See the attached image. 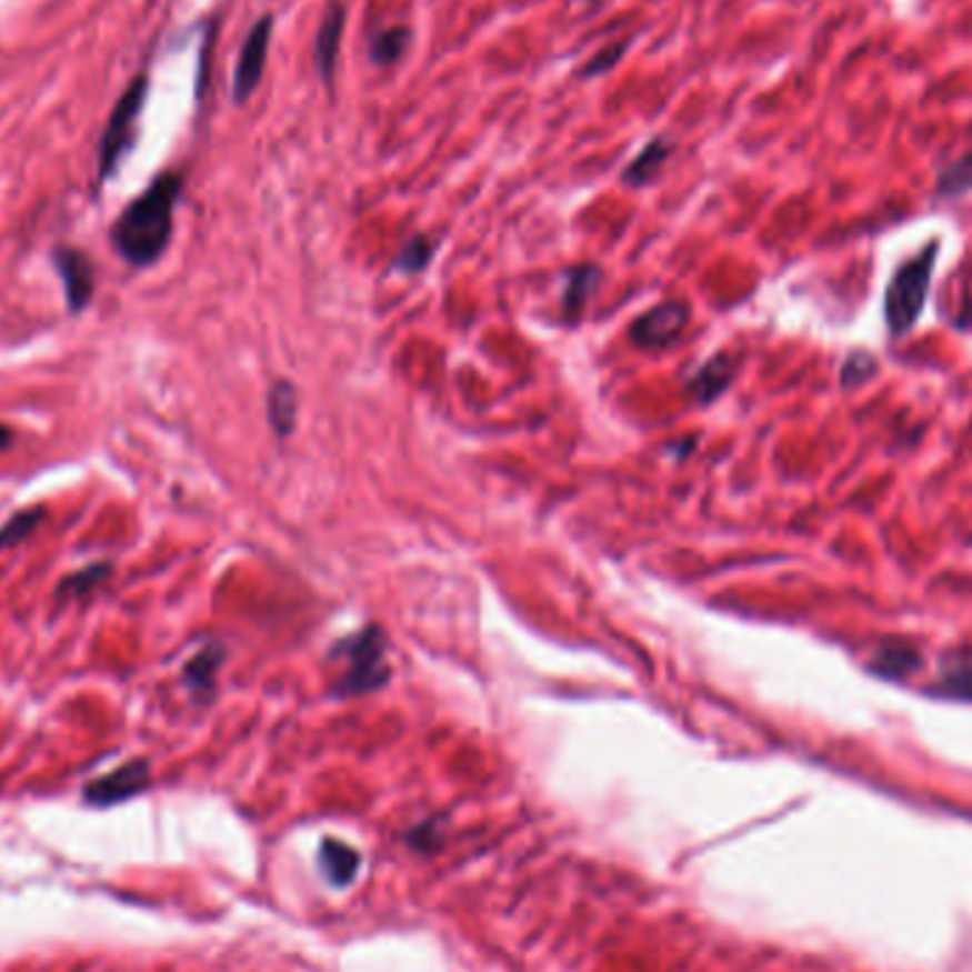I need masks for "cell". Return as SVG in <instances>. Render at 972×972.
Segmentation results:
<instances>
[{
	"mask_svg": "<svg viewBox=\"0 0 972 972\" xmlns=\"http://www.w3.org/2000/svg\"><path fill=\"white\" fill-rule=\"evenodd\" d=\"M919 651L910 649V645H884V649H879L876 658L870 660V671L895 680V677H904L908 671L919 669Z\"/></svg>",
	"mask_w": 972,
	"mask_h": 972,
	"instance_id": "15",
	"label": "cell"
},
{
	"mask_svg": "<svg viewBox=\"0 0 972 972\" xmlns=\"http://www.w3.org/2000/svg\"><path fill=\"white\" fill-rule=\"evenodd\" d=\"M939 691L955 700H972V645L950 649L939 660Z\"/></svg>",
	"mask_w": 972,
	"mask_h": 972,
	"instance_id": "10",
	"label": "cell"
},
{
	"mask_svg": "<svg viewBox=\"0 0 972 972\" xmlns=\"http://www.w3.org/2000/svg\"><path fill=\"white\" fill-rule=\"evenodd\" d=\"M972 188V154L961 157L953 166H946L939 177V193H964Z\"/></svg>",
	"mask_w": 972,
	"mask_h": 972,
	"instance_id": "20",
	"label": "cell"
},
{
	"mask_svg": "<svg viewBox=\"0 0 972 972\" xmlns=\"http://www.w3.org/2000/svg\"><path fill=\"white\" fill-rule=\"evenodd\" d=\"M319 864L322 873L333 888H348L355 882L361 870V853L350 844L339 842V839H324L319 848Z\"/></svg>",
	"mask_w": 972,
	"mask_h": 972,
	"instance_id": "11",
	"label": "cell"
},
{
	"mask_svg": "<svg viewBox=\"0 0 972 972\" xmlns=\"http://www.w3.org/2000/svg\"><path fill=\"white\" fill-rule=\"evenodd\" d=\"M594 282H598V271H594V268H578V271L572 273V282H569V297H567L569 308H580L589 290L594 288Z\"/></svg>",
	"mask_w": 972,
	"mask_h": 972,
	"instance_id": "24",
	"label": "cell"
},
{
	"mask_svg": "<svg viewBox=\"0 0 972 972\" xmlns=\"http://www.w3.org/2000/svg\"><path fill=\"white\" fill-rule=\"evenodd\" d=\"M111 567L109 563H94V567H86L80 569V572L69 574V578L63 580L58 587V598L66 600H80V598H89L91 592H94L97 587H103L106 580H109Z\"/></svg>",
	"mask_w": 972,
	"mask_h": 972,
	"instance_id": "18",
	"label": "cell"
},
{
	"mask_svg": "<svg viewBox=\"0 0 972 972\" xmlns=\"http://www.w3.org/2000/svg\"><path fill=\"white\" fill-rule=\"evenodd\" d=\"M146 94H149V78L142 74L126 89V94L117 100L114 111L106 126L103 142H100V177H111L120 166L129 149L134 146V129L140 120V111L146 106Z\"/></svg>",
	"mask_w": 972,
	"mask_h": 972,
	"instance_id": "4",
	"label": "cell"
},
{
	"mask_svg": "<svg viewBox=\"0 0 972 972\" xmlns=\"http://www.w3.org/2000/svg\"><path fill=\"white\" fill-rule=\"evenodd\" d=\"M873 373H876V361H873V355L853 353L842 370V384L848 387V390H853V387H859V384H864L868 379H873Z\"/></svg>",
	"mask_w": 972,
	"mask_h": 972,
	"instance_id": "22",
	"label": "cell"
},
{
	"mask_svg": "<svg viewBox=\"0 0 972 972\" xmlns=\"http://www.w3.org/2000/svg\"><path fill=\"white\" fill-rule=\"evenodd\" d=\"M407 844L415 850H421V853H430V850L439 848L441 844L439 822H424V824H419V828H412V831L407 833Z\"/></svg>",
	"mask_w": 972,
	"mask_h": 972,
	"instance_id": "25",
	"label": "cell"
},
{
	"mask_svg": "<svg viewBox=\"0 0 972 972\" xmlns=\"http://www.w3.org/2000/svg\"><path fill=\"white\" fill-rule=\"evenodd\" d=\"M589 3H598V0H589Z\"/></svg>",
	"mask_w": 972,
	"mask_h": 972,
	"instance_id": "27",
	"label": "cell"
},
{
	"mask_svg": "<svg viewBox=\"0 0 972 972\" xmlns=\"http://www.w3.org/2000/svg\"><path fill=\"white\" fill-rule=\"evenodd\" d=\"M384 634L379 625H368L364 631L353 634L348 643H342L339 654L344 658V674L335 683V694H364L387 683L384 663Z\"/></svg>",
	"mask_w": 972,
	"mask_h": 972,
	"instance_id": "3",
	"label": "cell"
},
{
	"mask_svg": "<svg viewBox=\"0 0 972 972\" xmlns=\"http://www.w3.org/2000/svg\"><path fill=\"white\" fill-rule=\"evenodd\" d=\"M410 40H412L410 27L384 29V32L375 34L373 43H370V60H373L375 66L399 63V60L407 54V49H410Z\"/></svg>",
	"mask_w": 972,
	"mask_h": 972,
	"instance_id": "16",
	"label": "cell"
},
{
	"mask_svg": "<svg viewBox=\"0 0 972 972\" xmlns=\"http://www.w3.org/2000/svg\"><path fill=\"white\" fill-rule=\"evenodd\" d=\"M625 54V43H612V46H603L598 54H592V58L583 63V69H580V78L583 80H592L600 78V74H605V71H612L614 66H618V60Z\"/></svg>",
	"mask_w": 972,
	"mask_h": 972,
	"instance_id": "21",
	"label": "cell"
},
{
	"mask_svg": "<svg viewBox=\"0 0 972 972\" xmlns=\"http://www.w3.org/2000/svg\"><path fill=\"white\" fill-rule=\"evenodd\" d=\"M935 257H939V242H930L913 259H908L895 271V277L890 279V288L884 293V319H888V328L893 335L908 333L919 322L924 302H928Z\"/></svg>",
	"mask_w": 972,
	"mask_h": 972,
	"instance_id": "2",
	"label": "cell"
},
{
	"mask_svg": "<svg viewBox=\"0 0 972 972\" xmlns=\"http://www.w3.org/2000/svg\"><path fill=\"white\" fill-rule=\"evenodd\" d=\"M297 390L288 381H279L273 384L271 399H268V415H271V424L279 435H288L293 430V421H297Z\"/></svg>",
	"mask_w": 972,
	"mask_h": 972,
	"instance_id": "17",
	"label": "cell"
},
{
	"mask_svg": "<svg viewBox=\"0 0 972 972\" xmlns=\"http://www.w3.org/2000/svg\"><path fill=\"white\" fill-rule=\"evenodd\" d=\"M43 515H46L43 507L20 509V512H14V515L0 527V552H3V549L18 547L20 541H27L29 534L34 532V527L43 521Z\"/></svg>",
	"mask_w": 972,
	"mask_h": 972,
	"instance_id": "19",
	"label": "cell"
},
{
	"mask_svg": "<svg viewBox=\"0 0 972 972\" xmlns=\"http://www.w3.org/2000/svg\"><path fill=\"white\" fill-rule=\"evenodd\" d=\"M271 32H273V18L271 14H264V18H259L257 23H253L245 43L239 49L237 71H233V100H237V103H248L253 91H257L259 80H262L264 63H268V49H271Z\"/></svg>",
	"mask_w": 972,
	"mask_h": 972,
	"instance_id": "6",
	"label": "cell"
},
{
	"mask_svg": "<svg viewBox=\"0 0 972 972\" xmlns=\"http://www.w3.org/2000/svg\"><path fill=\"white\" fill-rule=\"evenodd\" d=\"M149 785H151L149 762L134 760V762H126V765L114 768L111 773H103V776L91 780L89 785L83 788V799L94 808H111V805H120V802H126V799L140 796V793L146 791Z\"/></svg>",
	"mask_w": 972,
	"mask_h": 972,
	"instance_id": "5",
	"label": "cell"
},
{
	"mask_svg": "<svg viewBox=\"0 0 972 972\" xmlns=\"http://www.w3.org/2000/svg\"><path fill=\"white\" fill-rule=\"evenodd\" d=\"M9 444H12V430H9V427L0 424V452L7 450Z\"/></svg>",
	"mask_w": 972,
	"mask_h": 972,
	"instance_id": "26",
	"label": "cell"
},
{
	"mask_svg": "<svg viewBox=\"0 0 972 972\" xmlns=\"http://www.w3.org/2000/svg\"><path fill=\"white\" fill-rule=\"evenodd\" d=\"M430 253H432L430 242H427L424 237H415L407 242V248L401 251V257L395 259V264H399L401 271L415 273V271H421L427 262H430Z\"/></svg>",
	"mask_w": 972,
	"mask_h": 972,
	"instance_id": "23",
	"label": "cell"
},
{
	"mask_svg": "<svg viewBox=\"0 0 972 972\" xmlns=\"http://www.w3.org/2000/svg\"><path fill=\"white\" fill-rule=\"evenodd\" d=\"M54 268H58L60 279H63L66 297H69V308L74 313L86 308L94 297V271L86 253L74 251V248H58L54 251Z\"/></svg>",
	"mask_w": 972,
	"mask_h": 972,
	"instance_id": "8",
	"label": "cell"
},
{
	"mask_svg": "<svg viewBox=\"0 0 972 972\" xmlns=\"http://www.w3.org/2000/svg\"><path fill=\"white\" fill-rule=\"evenodd\" d=\"M180 174H160L120 213L111 228V242L126 262L146 268L162 257L174 231V208L180 200Z\"/></svg>",
	"mask_w": 972,
	"mask_h": 972,
	"instance_id": "1",
	"label": "cell"
},
{
	"mask_svg": "<svg viewBox=\"0 0 972 972\" xmlns=\"http://www.w3.org/2000/svg\"><path fill=\"white\" fill-rule=\"evenodd\" d=\"M669 151L671 149L665 140H651L649 146L629 162V168L623 171V180L629 182V186H645V182H651L660 174L663 162L669 160Z\"/></svg>",
	"mask_w": 972,
	"mask_h": 972,
	"instance_id": "13",
	"label": "cell"
},
{
	"mask_svg": "<svg viewBox=\"0 0 972 972\" xmlns=\"http://www.w3.org/2000/svg\"><path fill=\"white\" fill-rule=\"evenodd\" d=\"M731 375H734V364H731V359H728V355H717V359H711L709 364L694 375L691 390H694V395L700 401H711L725 390Z\"/></svg>",
	"mask_w": 972,
	"mask_h": 972,
	"instance_id": "14",
	"label": "cell"
},
{
	"mask_svg": "<svg viewBox=\"0 0 972 972\" xmlns=\"http://www.w3.org/2000/svg\"><path fill=\"white\" fill-rule=\"evenodd\" d=\"M342 32H344V7L342 3H330L328 12H324L322 18V27L315 32V46H313L315 69H319V78H322L324 83L333 80Z\"/></svg>",
	"mask_w": 972,
	"mask_h": 972,
	"instance_id": "9",
	"label": "cell"
},
{
	"mask_svg": "<svg viewBox=\"0 0 972 972\" xmlns=\"http://www.w3.org/2000/svg\"><path fill=\"white\" fill-rule=\"evenodd\" d=\"M685 322H689V308L685 304L663 302L658 308H651L645 315H640L634 328H631V339L640 348H665V344H671L677 335L683 333Z\"/></svg>",
	"mask_w": 972,
	"mask_h": 972,
	"instance_id": "7",
	"label": "cell"
},
{
	"mask_svg": "<svg viewBox=\"0 0 972 972\" xmlns=\"http://www.w3.org/2000/svg\"><path fill=\"white\" fill-rule=\"evenodd\" d=\"M222 649L220 645H208V649H202L200 654L193 660H188L186 671H182V680H186L188 689L193 691L197 697H211L213 691V677H217V669H220L222 663Z\"/></svg>",
	"mask_w": 972,
	"mask_h": 972,
	"instance_id": "12",
	"label": "cell"
}]
</instances>
